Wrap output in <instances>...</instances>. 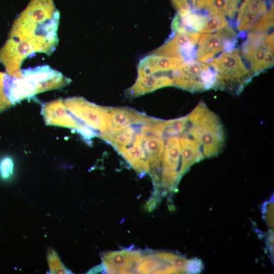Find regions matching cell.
I'll return each mask as SVG.
<instances>
[{"mask_svg": "<svg viewBox=\"0 0 274 274\" xmlns=\"http://www.w3.org/2000/svg\"><path fill=\"white\" fill-rule=\"evenodd\" d=\"M59 11L53 0H31L14 20L9 36L28 41L36 52L55 50Z\"/></svg>", "mask_w": 274, "mask_h": 274, "instance_id": "1", "label": "cell"}, {"mask_svg": "<svg viewBox=\"0 0 274 274\" xmlns=\"http://www.w3.org/2000/svg\"><path fill=\"white\" fill-rule=\"evenodd\" d=\"M71 80L48 65L22 70L19 78L9 75L5 80L6 95L12 105L37 94L64 87Z\"/></svg>", "mask_w": 274, "mask_h": 274, "instance_id": "2", "label": "cell"}, {"mask_svg": "<svg viewBox=\"0 0 274 274\" xmlns=\"http://www.w3.org/2000/svg\"><path fill=\"white\" fill-rule=\"evenodd\" d=\"M188 133L200 145L204 158L221 152L225 140L223 124L203 101L188 115Z\"/></svg>", "mask_w": 274, "mask_h": 274, "instance_id": "3", "label": "cell"}, {"mask_svg": "<svg viewBox=\"0 0 274 274\" xmlns=\"http://www.w3.org/2000/svg\"><path fill=\"white\" fill-rule=\"evenodd\" d=\"M209 63L216 73L219 89L239 94L254 76L237 48L222 52Z\"/></svg>", "mask_w": 274, "mask_h": 274, "instance_id": "4", "label": "cell"}, {"mask_svg": "<svg viewBox=\"0 0 274 274\" xmlns=\"http://www.w3.org/2000/svg\"><path fill=\"white\" fill-rule=\"evenodd\" d=\"M173 86L191 92L217 88L216 74L209 63L185 60L172 71Z\"/></svg>", "mask_w": 274, "mask_h": 274, "instance_id": "5", "label": "cell"}, {"mask_svg": "<svg viewBox=\"0 0 274 274\" xmlns=\"http://www.w3.org/2000/svg\"><path fill=\"white\" fill-rule=\"evenodd\" d=\"M63 100L71 115L95 131L97 136L109 131L110 125L105 107L90 102L82 97H72Z\"/></svg>", "mask_w": 274, "mask_h": 274, "instance_id": "6", "label": "cell"}, {"mask_svg": "<svg viewBox=\"0 0 274 274\" xmlns=\"http://www.w3.org/2000/svg\"><path fill=\"white\" fill-rule=\"evenodd\" d=\"M267 32L249 31L239 50L254 76L273 65V53L267 48L264 41Z\"/></svg>", "mask_w": 274, "mask_h": 274, "instance_id": "7", "label": "cell"}, {"mask_svg": "<svg viewBox=\"0 0 274 274\" xmlns=\"http://www.w3.org/2000/svg\"><path fill=\"white\" fill-rule=\"evenodd\" d=\"M237 39L235 31L229 26L213 33H202L196 50V60L210 61L219 53L235 48Z\"/></svg>", "mask_w": 274, "mask_h": 274, "instance_id": "8", "label": "cell"}, {"mask_svg": "<svg viewBox=\"0 0 274 274\" xmlns=\"http://www.w3.org/2000/svg\"><path fill=\"white\" fill-rule=\"evenodd\" d=\"M33 47L27 41L9 36L0 49V62L11 77L20 78L21 65L28 57L35 54Z\"/></svg>", "mask_w": 274, "mask_h": 274, "instance_id": "9", "label": "cell"}, {"mask_svg": "<svg viewBox=\"0 0 274 274\" xmlns=\"http://www.w3.org/2000/svg\"><path fill=\"white\" fill-rule=\"evenodd\" d=\"M201 33L173 32L168 40L153 53L193 60L195 58L196 46Z\"/></svg>", "mask_w": 274, "mask_h": 274, "instance_id": "10", "label": "cell"}, {"mask_svg": "<svg viewBox=\"0 0 274 274\" xmlns=\"http://www.w3.org/2000/svg\"><path fill=\"white\" fill-rule=\"evenodd\" d=\"M141 257V252L137 250H123L109 252L103 258V267L110 273L134 272Z\"/></svg>", "mask_w": 274, "mask_h": 274, "instance_id": "11", "label": "cell"}, {"mask_svg": "<svg viewBox=\"0 0 274 274\" xmlns=\"http://www.w3.org/2000/svg\"><path fill=\"white\" fill-rule=\"evenodd\" d=\"M41 113L46 125L73 129L78 122L66 108L62 99H57L43 104Z\"/></svg>", "mask_w": 274, "mask_h": 274, "instance_id": "12", "label": "cell"}, {"mask_svg": "<svg viewBox=\"0 0 274 274\" xmlns=\"http://www.w3.org/2000/svg\"><path fill=\"white\" fill-rule=\"evenodd\" d=\"M105 110L110 125V130L107 133L116 132L132 125L140 124L147 117L126 107H105Z\"/></svg>", "mask_w": 274, "mask_h": 274, "instance_id": "13", "label": "cell"}, {"mask_svg": "<svg viewBox=\"0 0 274 274\" xmlns=\"http://www.w3.org/2000/svg\"><path fill=\"white\" fill-rule=\"evenodd\" d=\"M170 86H173V80L166 74L152 75L138 71L136 80L126 91V94L130 97H135Z\"/></svg>", "mask_w": 274, "mask_h": 274, "instance_id": "14", "label": "cell"}, {"mask_svg": "<svg viewBox=\"0 0 274 274\" xmlns=\"http://www.w3.org/2000/svg\"><path fill=\"white\" fill-rule=\"evenodd\" d=\"M237 11L235 26L244 32L250 30L256 20L268 11V6L264 0H244Z\"/></svg>", "mask_w": 274, "mask_h": 274, "instance_id": "15", "label": "cell"}, {"mask_svg": "<svg viewBox=\"0 0 274 274\" xmlns=\"http://www.w3.org/2000/svg\"><path fill=\"white\" fill-rule=\"evenodd\" d=\"M118 152L138 174L143 175L149 173V163L140 133L136 132L132 143Z\"/></svg>", "mask_w": 274, "mask_h": 274, "instance_id": "16", "label": "cell"}, {"mask_svg": "<svg viewBox=\"0 0 274 274\" xmlns=\"http://www.w3.org/2000/svg\"><path fill=\"white\" fill-rule=\"evenodd\" d=\"M181 136L180 138L181 147V174L182 176L193 164L204 158L200 145L191 136Z\"/></svg>", "mask_w": 274, "mask_h": 274, "instance_id": "17", "label": "cell"}, {"mask_svg": "<svg viewBox=\"0 0 274 274\" xmlns=\"http://www.w3.org/2000/svg\"><path fill=\"white\" fill-rule=\"evenodd\" d=\"M243 0H206L204 10L210 15L233 19Z\"/></svg>", "mask_w": 274, "mask_h": 274, "instance_id": "18", "label": "cell"}, {"mask_svg": "<svg viewBox=\"0 0 274 274\" xmlns=\"http://www.w3.org/2000/svg\"><path fill=\"white\" fill-rule=\"evenodd\" d=\"M188 115L177 119L165 121L163 136L178 135L183 133L187 128Z\"/></svg>", "mask_w": 274, "mask_h": 274, "instance_id": "19", "label": "cell"}, {"mask_svg": "<svg viewBox=\"0 0 274 274\" xmlns=\"http://www.w3.org/2000/svg\"><path fill=\"white\" fill-rule=\"evenodd\" d=\"M273 26V6L261 15L254 23L249 31L268 32Z\"/></svg>", "mask_w": 274, "mask_h": 274, "instance_id": "20", "label": "cell"}, {"mask_svg": "<svg viewBox=\"0 0 274 274\" xmlns=\"http://www.w3.org/2000/svg\"><path fill=\"white\" fill-rule=\"evenodd\" d=\"M227 18L214 15L207 16L201 33H213L228 26Z\"/></svg>", "mask_w": 274, "mask_h": 274, "instance_id": "21", "label": "cell"}, {"mask_svg": "<svg viewBox=\"0 0 274 274\" xmlns=\"http://www.w3.org/2000/svg\"><path fill=\"white\" fill-rule=\"evenodd\" d=\"M7 74L0 72V113L12 105L6 94L5 90L4 81Z\"/></svg>", "mask_w": 274, "mask_h": 274, "instance_id": "22", "label": "cell"}, {"mask_svg": "<svg viewBox=\"0 0 274 274\" xmlns=\"http://www.w3.org/2000/svg\"><path fill=\"white\" fill-rule=\"evenodd\" d=\"M13 162L10 157H5L0 162V175L5 179L9 178L12 174Z\"/></svg>", "mask_w": 274, "mask_h": 274, "instance_id": "23", "label": "cell"}, {"mask_svg": "<svg viewBox=\"0 0 274 274\" xmlns=\"http://www.w3.org/2000/svg\"><path fill=\"white\" fill-rule=\"evenodd\" d=\"M202 268V264L198 259L189 260L186 267V273H197Z\"/></svg>", "mask_w": 274, "mask_h": 274, "instance_id": "24", "label": "cell"}, {"mask_svg": "<svg viewBox=\"0 0 274 274\" xmlns=\"http://www.w3.org/2000/svg\"><path fill=\"white\" fill-rule=\"evenodd\" d=\"M171 1L177 11L192 10L189 0H171Z\"/></svg>", "mask_w": 274, "mask_h": 274, "instance_id": "25", "label": "cell"}, {"mask_svg": "<svg viewBox=\"0 0 274 274\" xmlns=\"http://www.w3.org/2000/svg\"><path fill=\"white\" fill-rule=\"evenodd\" d=\"M206 0H189L190 5L191 9L193 11H199L204 9Z\"/></svg>", "mask_w": 274, "mask_h": 274, "instance_id": "26", "label": "cell"}, {"mask_svg": "<svg viewBox=\"0 0 274 274\" xmlns=\"http://www.w3.org/2000/svg\"><path fill=\"white\" fill-rule=\"evenodd\" d=\"M264 41L267 48L273 53V32L267 33Z\"/></svg>", "mask_w": 274, "mask_h": 274, "instance_id": "27", "label": "cell"}]
</instances>
